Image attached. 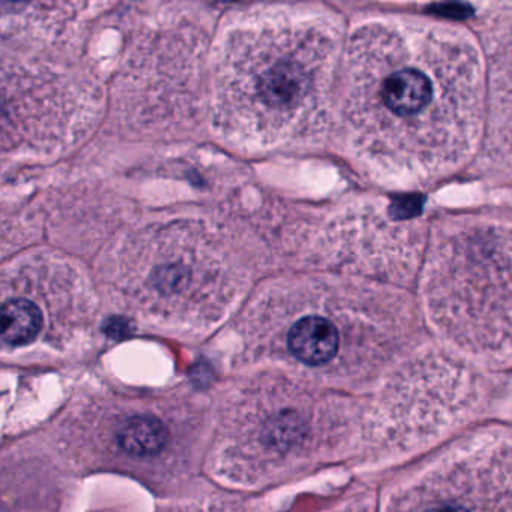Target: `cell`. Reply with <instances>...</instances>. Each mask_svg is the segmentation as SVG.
I'll list each match as a JSON object with an SVG mask.
<instances>
[{"mask_svg": "<svg viewBox=\"0 0 512 512\" xmlns=\"http://www.w3.org/2000/svg\"><path fill=\"white\" fill-rule=\"evenodd\" d=\"M367 90L379 131L423 170L456 168L471 155L484 114V54L450 21H400L370 38Z\"/></svg>", "mask_w": 512, "mask_h": 512, "instance_id": "1", "label": "cell"}, {"mask_svg": "<svg viewBox=\"0 0 512 512\" xmlns=\"http://www.w3.org/2000/svg\"><path fill=\"white\" fill-rule=\"evenodd\" d=\"M441 301L448 333L480 354L512 351V230L486 227L448 243Z\"/></svg>", "mask_w": 512, "mask_h": 512, "instance_id": "2", "label": "cell"}, {"mask_svg": "<svg viewBox=\"0 0 512 512\" xmlns=\"http://www.w3.org/2000/svg\"><path fill=\"white\" fill-rule=\"evenodd\" d=\"M84 93L81 72L65 59L0 47V137L65 125Z\"/></svg>", "mask_w": 512, "mask_h": 512, "instance_id": "3", "label": "cell"}, {"mask_svg": "<svg viewBox=\"0 0 512 512\" xmlns=\"http://www.w3.org/2000/svg\"><path fill=\"white\" fill-rule=\"evenodd\" d=\"M318 54L304 38L268 42L246 60L245 83L256 104L277 113L291 111L309 95Z\"/></svg>", "mask_w": 512, "mask_h": 512, "instance_id": "4", "label": "cell"}, {"mask_svg": "<svg viewBox=\"0 0 512 512\" xmlns=\"http://www.w3.org/2000/svg\"><path fill=\"white\" fill-rule=\"evenodd\" d=\"M98 0H0V41L26 42L38 47L65 44Z\"/></svg>", "mask_w": 512, "mask_h": 512, "instance_id": "5", "label": "cell"}, {"mask_svg": "<svg viewBox=\"0 0 512 512\" xmlns=\"http://www.w3.org/2000/svg\"><path fill=\"white\" fill-rule=\"evenodd\" d=\"M489 77V113L493 134L512 147V11H496L478 21Z\"/></svg>", "mask_w": 512, "mask_h": 512, "instance_id": "6", "label": "cell"}, {"mask_svg": "<svg viewBox=\"0 0 512 512\" xmlns=\"http://www.w3.org/2000/svg\"><path fill=\"white\" fill-rule=\"evenodd\" d=\"M339 331L336 325L321 316L300 319L288 334L292 354L306 364H324L339 351Z\"/></svg>", "mask_w": 512, "mask_h": 512, "instance_id": "7", "label": "cell"}, {"mask_svg": "<svg viewBox=\"0 0 512 512\" xmlns=\"http://www.w3.org/2000/svg\"><path fill=\"white\" fill-rule=\"evenodd\" d=\"M41 307L26 297H14L0 304V342L26 346L35 342L44 328Z\"/></svg>", "mask_w": 512, "mask_h": 512, "instance_id": "8", "label": "cell"}, {"mask_svg": "<svg viewBox=\"0 0 512 512\" xmlns=\"http://www.w3.org/2000/svg\"><path fill=\"white\" fill-rule=\"evenodd\" d=\"M120 448L132 456H155L164 450L168 442L167 427L155 417H134L119 430Z\"/></svg>", "mask_w": 512, "mask_h": 512, "instance_id": "9", "label": "cell"}, {"mask_svg": "<svg viewBox=\"0 0 512 512\" xmlns=\"http://www.w3.org/2000/svg\"><path fill=\"white\" fill-rule=\"evenodd\" d=\"M426 512H471L468 508L463 507V505L457 504H442L438 505V507H433L432 510Z\"/></svg>", "mask_w": 512, "mask_h": 512, "instance_id": "10", "label": "cell"}, {"mask_svg": "<svg viewBox=\"0 0 512 512\" xmlns=\"http://www.w3.org/2000/svg\"><path fill=\"white\" fill-rule=\"evenodd\" d=\"M495 5L504 6L507 11H512V0H493Z\"/></svg>", "mask_w": 512, "mask_h": 512, "instance_id": "11", "label": "cell"}]
</instances>
